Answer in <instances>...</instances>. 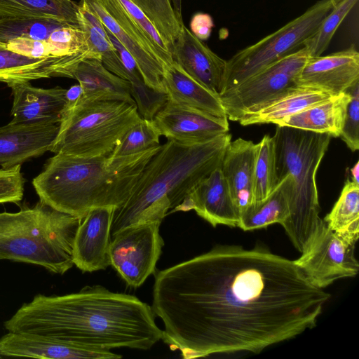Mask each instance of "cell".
Listing matches in <instances>:
<instances>
[{
	"label": "cell",
	"instance_id": "cell-39",
	"mask_svg": "<svg viewBox=\"0 0 359 359\" xmlns=\"http://www.w3.org/2000/svg\"><path fill=\"white\" fill-rule=\"evenodd\" d=\"M25 179L21 165L0 169V203L20 202L24 194Z\"/></svg>",
	"mask_w": 359,
	"mask_h": 359
},
{
	"label": "cell",
	"instance_id": "cell-23",
	"mask_svg": "<svg viewBox=\"0 0 359 359\" xmlns=\"http://www.w3.org/2000/svg\"><path fill=\"white\" fill-rule=\"evenodd\" d=\"M71 78L79 81L83 101L117 100L136 105L130 95V83L109 71L100 59L81 61Z\"/></svg>",
	"mask_w": 359,
	"mask_h": 359
},
{
	"label": "cell",
	"instance_id": "cell-3",
	"mask_svg": "<svg viewBox=\"0 0 359 359\" xmlns=\"http://www.w3.org/2000/svg\"><path fill=\"white\" fill-rule=\"evenodd\" d=\"M161 145L115 158L55 154L32 185L41 202L83 219L93 208L122 205Z\"/></svg>",
	"mask_w": 359,
	"mask_h": 359
},
{
	"label": "cell",
	"instance_id": "cell-25",
	"mask_svg": "<svg viewBox=\"0 0 359 359\" xmlns=\"http://www.w3.org/2000/svg\"><path fill=\"white\" fill-rule=\"evenodd\" d=\"M351 95L348 91L287 117L277 126H288L339 137Z\"/></svg>",
	"mask_w": 359,
	"mask_h": 359
},
{
	"label": "cell",
	"instance_id": "cell-44",
	"mask_svg": "<svg viewBox=\"0 0 359 359\" xmlns=\"http://www.w3.org/2000/svg\"><path fill=\"white\" fill-rule=\"evenodd\" d=\"M350 172L352 177L351 180L359 184V161H357L351 168Z\"/></svg>",
	"mask_w": 359,
	"mask_h": 359
},
{
	"label": "cell",
	"instance_id": "cell-20",
	"mask_svg": "<svg viewBox=\"0 0 359 359\" xmlns=\"http://www.w3.org/2000/svg\"><path fill=\"white\" fill-rule=\"evenodd\" d=\"M13 93V123H59L68 105L67 89L36 88L29 82L8 85Z\"/></svg>",
	"mask_w": 359,
	"mask_h": 359
},
{
	"label": "cell",
	"instance_id": "cell-1",
	"mask_svg": "<svg viewBox=\"0 0 359 359\" xmlns=\"http://www.w3.org/2000/svg\"><path fill=\"white\" fill-rule=\"evenodd\" d=\"M330 294L295 261L255 248L219 245L158 271L151 309L162 340L184 358L247 351L316 325Z\"/></svg>",
	"mask_w": 359,
	"mask_h": 359
},
{
	"label": "cell",
	"instance_id": "cell-22",
	"mask_svg": "<svg viewBox=\"0 0 359 359\" xmlns=\"http://www.w3.org/2000/svg\"><path fill=\"white\" fill-rule=\"evenodd\" d=\"M257 144L238 138L231 141L222 158L220 169L240 215L252 203Z\"/></svg>",
	"mask_w": 359,
	"mask_h": 359
},
{
	"label": "cell",
	"instance_id": "cell-14",
	"mask_svg": "<svg viewBox=\"0 0 359 359\" xmlns=\"http://www.w3.org/2000/svg\"><path fill=\"white\" fill-rule=\"evenodd\" d=\"M153 122L161 135L182 143L204 142L229 133L227 117L168 100Z\"/></svg>",
	"mask_w": 359,
	"mask_h": 359
},
{
	"label": "cell",
	"instance_id": "cell-37",
	"mask_svg": "<svg viewBox=\"0 0 359 359\" xmlns=\"http://www.w3.org/2000/svg\"><path fill=\"white\" fill-rule=\"evenodd\" d=\"M130 83V95L139 114L144 119L153 121L156 114L168 102L167 93L148 86L143 79Z\"/></svg>",
	"mask_w": 359,
	"mask_h": 359
},
{
	"label": "cell",
	"instance_id": "cell-46",
	"mask_svg": "<svg viewBox=\"0 0 359 359\" xmlns=\"http://www.w3.org/2000/svg\"><path fill=\"white\" fill-rule=\"evenodd\" d=\"M0 358H1V355H0Z\"/></svg>",
	"mask_w": 359,
	"mask_h": 359
},
{
	"label": "cell",
	"instance_id": "cell-6",
	"mask_svg": "<svg viewBox=\"0 0 359 359\" xmlns=\"http://www.w3.org/2000/svg\"><path fill=\"white\" fill-rule=\"evenodd\" d=\"M273 137L278 182L285 175L292 181L289 215L281 225L302 252L321 219L316 176L332 137L276 125Z\"/></svg>",
	"mask_w": 359,
	"mask_h": 359
},
{
	"label": "cell",
	"instance_id": "cell-10",
	"mask_svg": "<svg viewBox=\"0 0 359 359\" xmlns=\"http://www.w3.org/2000/svg\"><path fill=\"white\" fill-rule=\"evenodd\" d=\"M357 241L333 231L320 219L302 255L294 261L311 283L323 289L337 280L358 273L355 256Z\"/></svg>",
	"mask_w": 359,
	"mask_h": 359
},
{
	"label": "cell",
	"instance_id": "cell-26",
	"mask_svg": "<svg viewBox=\"0 0 359 359\" xmlns=\"http://www.w3.org/2000/svg\"><path fill=\"white\" fill-rule=\"evenodd\" d=\"M292 181L285 175L273 191L264 200L252 203L240 215L238 226L251 231L278 223L282 224L289 215V201Z\"/></svg>",
	"mask_w": 359,
	"mask_h": 359
},
{
	"label": "cell",
	"instance_id": "cell-24",
	"mask_svg": "<svg viewBox=\"0 0 359 359\" xmlns=\"http://www.w3.org/2000/svg\"><path fill=\"white\" fill-rule=\"evenodd\" d=\"M163 84L168 100L226 117L219 96L194 79L175 61L164 68Z\"/></svg>",
	"mask_w": 359,
	"mask_h": 359
},
{
	"label": "cell",
	"instance_id": "cell-15",
	"mask_svg": "<svg viewBox=\"0 0 359 359\" xmlns=\"http://www.w3.org/2000/svg\"><path fill=\"white\" fill-rule=\"evenodd\" d=\"M1 357L46 359H118L110 350L79 345L53 337L8 332L0 338Z\"/></svg>",
	"mask_w": 359,
	"mask_h": 359
},
{
	"label": "cell",
	"instance_id": "cell-36",
	"mask_svg": "<svg viewBox=\"0 0 359 359\" xmlns=\"http://www.w3.org/2000/svg\"><path fill=\"white\" fill-rule=\"evenodd\" d=\"M146 40L150 50L163 66L173 62L172 54L153 23L131 0H119Z\"/></svg>",
	"mask_w": 359,
	"mask_h": 359
},
{
	"label": "cell",
	"instance_id": "cell-42",
	"mask_svg": "<svg viewBox=\"0 0 359 359\" xmlns=\"http://www.w3.org/2000/svg\"><path fill=\"white\" fill-rule=\"evenodd\" d=\"M214 26V21L210 15L198 12L191 18L190 32L201 41H205L210 36Z\"/></svg>",
	"mask_w": 359,
	"mask_h": 359
},
{
	"label": "cell",
	"instance_id": "cell-21",
	"mask_svg": "<svg viewBox=\"0 0 359 359\" xmlns=\"http://www.w3.org/2000/svg\"><path fill=\"white\" fill-rule=\"evenodd\" d=\"M86 59L91 58L83 54L35 58L0 48V81L9 85L53 76L71 78L74 68Z\"/></svg>",
	"mask_w": 359,
	"mask_h": 359
},
{
	"label": "cell",
	"instance_id": "cell-35",
	"mask_svg": "<svg viewBox=\"0 0 359 359\" xmlns=\"http://www.w3.org/2000/svg\"><path fill=\"white\" fill-rule=\"evenodd\" d=\"M161 135L153 121L142 118L126 132L109 156H129L158 146Z\"/></svg>",
	"mask_w": 359,
	"mask_h": 359
},
{
	"label": "cell",
	"instance_id": "cell-12",
	"mask_svg": "<svg viewBox=\"0 0 359 359\" xmlns=\"http://www.w3.org/2000/svg\"><path fill=\"white\" fill-rule=\"evenodd\" d=\"M134 57L144 82L165 92L164 68L119 0H81Z\"/></svg>",
	"mask_w": 359,
	"mask_h": 359
},
{
	"label": "cell",
	"instance_id": "cell-30",
	"mask_svg": "<svg viewBox=\"0 0 359 359\" xmlns=\"http://www.w3.org/2000/svg\"><path fill=\"white\" fill-rule=\"evenodd\" d=\"M323 220L333 231L358 239V184L349 178L347 180L337 201Z\"/></svg>",
	"mask_w": 359,
	"mask_h": 359
},
{
	"label": "cell",
	"instance_id": "cell-2",
	"mask_svg": "<svg viewBox=\"0 0 359 359\" xmlns=\"http://www.w3.org/2000/svg\"><path fill=\"white\" fill-rule=\"evenodd\" d=\"M154 317L151 306L137 297L95 285L65 295L39 294L4 327L95 348L148 350L163 336Z\"/></svg>",
	"mask_w": 359,
	"mask_h": 359
},
{
	"label": "cell",
	"instance_id": "cell-29",
	"mask_svg": "<svg viewBox=\"0 0 359 359\" xmlns=\"http://www.w3.org/2000/svg\"><path fill=\"white\" fill-rule=\"evenodd\" d=\"M78 20L90 49L101 56L104 66L115 75L130 82L131 77L109 41L104 25L82 1L79 4Z\"/></svg>",
	"mask_w": 359,
	"mask_h": 359
},
{
	"label": "cell",
	"instance_id": "cell-28",
	"mask_svg": "<svg viewBox=\"0 0 359 359\" xmlns=\"http://www.w3.org/2000/svg\"><path fill=\"white\" fill-rule=\"evenodd\" d=\"M72 0H0V18L53 19L79 25Z\"/></svg>",
	"mask_w": 359,
	"mask_h": 359
},
{
	"label": "cell",
	"instance_id": "cell-33",
	"mask_svg": "<svg viewBox=\"0 0 359 359\" xmlns=\"http://www.w3.org/2000/svg\"><path fill=\"white\" fill-rule=\"evenodd\" d=\"M358 0H339L323 19L315 32L303 44L310 56H320L330 43L346 15Z\"/></svg>",
	"mask_w": 359,
	"mask_h": 359
},
{
	"label": "cell",
	"instance_id": "cell-27",
	"mask_svg": "<svg viewBox=\"0 0 359 359\" xmlns=\"http://www.w3.org/2000/svg\"><path fill=\"white\" fill-rule=\"evenodd\" d=\"M332 97L319 90L297 86L258 111L245 115L238 122L242 126L265 123L277 125L287 117Z\"/></svg>",
	"mask_w": 359,
	"mask_h": 359
},
{
	"label": "cell",
	"instance_id": "cell-19",
	"mask_svg": "<svg viewBox=\"0 0 359 359\" xmlns=\"http://www.w3.org/2000/svg\"><path fill=\"white\" fill-rule=\"evenodd\" d=\"M173 60L214 94H221L226 60L214 53L183 25L171 50Z\"/></svg>",
	"mask_w": 359,
	"mask_h": 359
},
{
	"label": "cell",
	"instance_id": "cell-45",
	"mask_svg": "<svg viewBox=\"0 0 359 359\" xmlns=\"http://www.w3.org/2000/svg\"><path fill=\"white\" fill-rule=\"evenodd\" d=\"M0 48H6V43L0 42Z\"/></svg>",
	"mask_w": 359,
	"mask_h": 359
},
{
	"label": "cell",
	"instance_id": "cell-13",
	"mask_svg": "<svg viewBox=\"0 0 359 359\" xmlns=\"http://www.w3.org/2000/svg\"><path fill=\"white\" fill-rule=\"evenodd\" d=\"M359 82V53L354 44L327 55L311 56L296 78L298 86L332 96L346 92Z\"/></svg>",
	"mask_w": 359,
	"mask_h": 359
},
{
	"label": "cell",
	"instance_id": "cell-34",
	"mask_svg": "<svg viewBox=\"0 0 359 359\" xmlns=\"http://www.w3.org/2000/svg\"><path fill=\"white\" fill-rule=\"evenodd\" d=\"M146 14L171 52L181 31L170 0H131Z\"/></svg>",
	"mask_w": 359,
	"mask_h": 359
},
{
	"label": "cell",
	"instance_id": "cell-41",
	"mask_svg": "<svg viewBox=\"0 0 359 359\" xmlns=\"http://www.w3.org/2000/svg\"><path fill=\"white\" fill-rule=\"evenodd\" d=\"M105 30L123 65L131 77L130 82L143 79L138 69L137 63L130 52L107 28L105 27Z\"/></svg>",
	"mask_w": 359,
	"mask_h": 359
},
{
	"label": "cell",
	"instance_id": "cell-7",
	"mask_svg": "<svg viewBox=\"0 0 359 359\" xmlns=\"http://www.w3.org/2000/svg\"><path fill=\"white\" fill-rule=\"evenodd\" d=\"M141 118L136 105L117 100L79 99L67 107L50 151L83 157L109 156Z\"/></svg>",
	"mask_w": 359,
	"mask_h": 359
},
{
	"label": "cell",
	"instance_id": "cell-8",
	"mask_svg": "<svg viewBox=\"0 0 359 359\" xmlns=\"http://www.w3.org/2000/svg\"><path fill=\"white\" fill-rule=\"evenodd\" d=\"M339 1L319 0L276 32L238 50L226 60L221 94L303 47L305 41L315 32L323 19Z\"/></svg>",
	"mask_w": 359,
	"mask_h": 359
},
{
	"label": "cell",
	"instance_id": "cell-43",
	"mask_svg": "<svg viewBox=\"0 0 359 359\" xmlns=\"http://www.w3.org/2000/svg\"><path fill=\"white\" fill-rule=\"evenodd\" d=\"M177 20L182 27L184 25L182 15V0H170Z\"/></svg>",
	"mask_w": 359,
	"mask_h": 359
},
{
	"label": "cell",
	"instance_id": "cell-31",
	"mask_svg": "<svg viewBox=\"0 0 359 359\" xmlns=\"http://www.w3.org/2000/svg\"><path fill=\"white\" fill-rule=\"evenodd\" d=\"M278 184L274 140L266 135L257 144L252 203L265 199Z\"/></svg>",
	"mask_w": 359,
	"mask_h": 359
},
{
	"label": "cell",
	"instance_id": "cell-9",
	"mask_svg": "<svg viewBox=\"0 0 359 359\" xmlns=\"http://www.w3.org/2000/svg\"><path fill=\"white\" fill-rule=\"evenodd\" d=\"M310 57L303 46L222 93L226 117L238 121L294 90L298 86L296 78Z\"/></svg>",
	"mask_w": 359,
	"mask_h": 359
},
{
	"label": "cell",
	"instance_id": "cell-5",
	"mask_svg": "<svg viewBox=\"0 0 359 359\" xmlns=\"http://www.w3.org/2000/svg\"><path fill=\"white\" fill-rule=\"evenodd\" d=\"M81 221L40 201L15 212H0V259L62 275L74 265V243Z\"/></svg>",
	"mask_w": 359,
	"mask_h": 359
},
{
	"label": "cell",
	"instance_id": "cell-18",
	"mask_svg": "<svg viewBox=\"0 0 359 359\" xmlns=\"http://www.w3.org/2000/svg\"><path fill=\"white\" fill-rule=\"evenodd\" d=\"M59 123H13L0 127V166L21 165L50 151Z\"/></svg>",
	"mask_w": 359,
	"mask_h": 359
},
{
	"label": "cell",
	"instance_id": "cell-40",
	"mask_svg": "<svg viewBox=\"0 0 359 359\" xmlns=\"http://www.w3.org/2000/svg\"><path fill=\"white\" fill-rule=\"evenodd\" d=\"M6 49L35 58L53 57L52 48L46 40L19 37L8 41Z\"/></svg>",
	"mask_w": 359,
	"mask_h": 359
},
{
	"label": "cell",
	"instance_id": "cell-16",
	"mask_svg": "<svg viewBox=\"0 0 359 359\" xmlns=\"http://www.w3.org/2000/svg\"><path fill=\"white\" fill-rule=\"evenodd\" d=\"M191 210L213 226H238L239 215L220 167L196 185L170 213Z\"/></svg>",
	"mask_w": 359,
	"mask_h": 359
},
{
	"label": "cell",
	"instance_id": "cell-17",
	"mask_svg": "<svg viewBox=\"0 0 359 359\" xmlns=\"http://www.w3.org/2000/svg\"><path fill=\"white\" fill-rule=\"evenodd\" d=\"M115 208L90 210L82 219L74 243L73 262L83 272L106 269L110 265L111 225Z\"/></svg>",
	"mask_w": 359,
	"mask_h": 359
},
{
	"label": "cell",
	"instance_id": "cell-4",
	"mask_svg": "<svg viewBox=\"0 0 359 359\" xmlns=\"http://www.w3.org/2000/svg\"><path fill=\"white\" fill-rule=\"evenodd\" d=\"M231 141L229 133L197 143L168 140L147 163L125 203L114 210L111 236L137 223L161 222L168 210L221 166Z\"/></svg>",
	"mask_w": 359,
	"mask_h": 359
},
{
	"label": "cell",
	"instance_id": "cell-32",
	"mask_svg": "<svg viewBox=\"0 0 359 359\" xmlns=\"http://www.w3.org/2000/svg\"><path fill=\"white\" fill-rule=\"evenodd\" d=\"M66 25L53 19L0 18V42L7 44L19 37L46 41L55 29Z\"/></svg>",
	"mask_w": 359,
	"mask_h": 359
},
{
	"label": "cell",
	"instance_id": "cell-11",
	"mask_svg": "<svg viewBox=\"0 0 359 359\" xmlns=\"http://www.w3.org/2000/svg\"><path fill=\"white\" fill-rule=\"evenodd\" d=\"M161 223H137L111 236L110 265L128 285L138 287L154 273L164 244L159 233Z\"/></svg>",
	"mask_w": 359,
	"mask_h": 359
},
{
	"label": "cell",
	"instance_id": "cell-38",
	"mask_svg": "<svg viewBox=\"0 0 359 359\" xmlns=\"http://www.w3.org/2000/svg\"><path fill=\"white\" fill-rule=\"evenodd\" d=\"M348 104L340 137L351 151L359 149V82L350 88Z\"/></svg>",
	"mask_w": 359,
	"mask_h": 359
}]
</instances>
